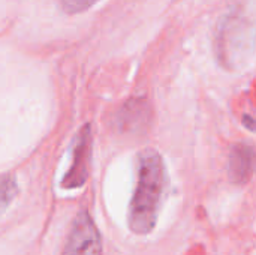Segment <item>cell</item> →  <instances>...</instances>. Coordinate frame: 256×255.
I'll use <instances>...</instances> for the list:
<instances>
[{
	"label": "cell",
	"instance_id": "7",
	"mask_svg": "<svg viewBox=\"0 0 256 255\" xmlns=\"http://www.w3.org/2000/svg\"><path fill=\"white\" fill-rule=\"evenodd\" d=\"M57 2H58L60 8L63 11H66L68 14H80V12L92 8L99 0H57Z\"/></svg>",
	"mask_w": 256,
	"mask_h": 255
},
{
	"label": "cell",
	"instance_id": "3",
	"mask_svg": "<svg viewBox=\"0 0 256 255\" xmlns=\"http://www.w3.org/2000/svg\"><path fill=\"white\" fill-rule=\"evenodd\" d=\"M90 152H92V131L88 125H84L76 138L74 147V162L70 171L68 173L63 185L68 188H74L82 185L87 177L88 162H90Z\"/></svg>",
	"mask_w": 256,
	"mask_h": 255
},
{
	"label": "cell",
	"instance_id": "2",
	"mask_svg": "<svg viewBox=\"0 0 256 255\" xmlns=\"http://www.w3.org/2000/svg\"><path fill=\"white\" fill-rule=\"evenodd\" d=\"M63 255H102L100 234L87 213H80L72 224Z\"/></svg>",
	"mask_w": 256,
	"mask_h": 255
},
{
	"label": "cell",
	"instance_id": "1",
	"mask_svg": "<svg viewBox=\"0 0 256 255\" xmlns=\"http://www.w3.org/2000/svg\"><path fill=\"white\" fill-rule=\"evenodd\" d=\"M162 189V158L156 150L147 149L138 159V182L129 207V228L135 234H147L154 228Z\"/></svg>",
	"mask_w": 256,
	"mask_h": 255
},
{
	"label": "cell",
	"instance_id": "4",
	"mask_svg": "<svg viewBox=\"0 0 256 255\" xmlns=\"http://www.w3.org/2000/svg\"><path fill=\"white\" fill-rule=\"evenodd\" d=\"M254 168V150L248 144H237L230 155V176L237 183H246Z\"/></svg>",
	"mask_w": 256,
	"mask_h": 255
},
{
	"label": "cell",
	"instance_id": "5",
	"mask_svg": "<svg viewBox=\"0 0 256 255\" xmlns=\"http://www.w3.org/2000/svg\"><path fill=\"white\" fill-rule=\"evenodd\" d=\"M128 111L132 114L130 117L124 113H120L118 123L123 129H138L141 125H146L147 122V105L142 101H134L130 105L126 107Z\"/></svg>",
	"mask_w": 256,
	"mask_h": 255
},
{
	"label": "cell",
	"instance_id": "6",
	"mask_svg": "<svg viewBox=\"0 0 256 255\" xmlns=\"http://www.w3.org/2000/svg\"><path fill=\"white\" fill-rule=\"evenodd\" d=\"M16 195V182L10 174L0 176V216Z\"/></svg>",
	"mask_w": 256,
	"mask_h": 255
}]
</instances>
